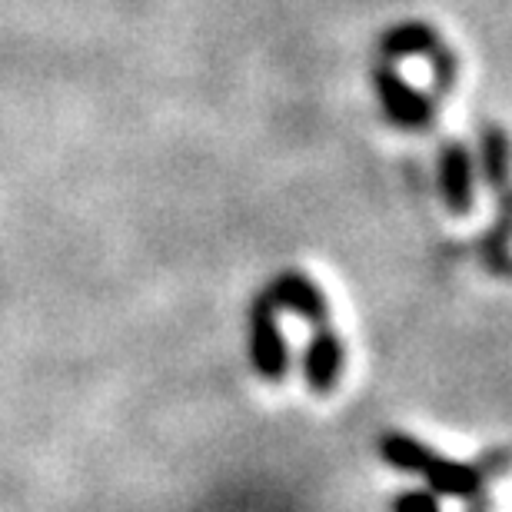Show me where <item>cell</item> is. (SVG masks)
Segmentation results:
<instances>
[{"label": "cell", "instance_id": "cell-6", "mask_svg": "<svg viewBox=\"0 0 512 512\" xmlns=\"http://www.w3.org/2000/svg\"><path fill=\"white\" fill-rule=\"evenodd\" d=\"M439 190L453 217H469L476 207L473 190V157L463 140H446L439 150Z\"/></svg>", "mask_w": 512, "mask_h": 512}, {"label": "cell", "instance_id": "cell-10", "mask_svg": "<svg viewBox=\"0 0 512 512\" xmlns=\"http://www.w3.org/2000/svg\"><path fill=\"white\" fill-rule=\"evenodd\" d=\"M473 463L479 466V473L486 476V483H489V479H503L512 469V449L509 446H496V449H489V453H483L479 459H473Z\"/></svg>", "mask_w": 512, "mask_h": 512}, {"label": "cell", "instance_id": "cell-12", "mask_svg": "<svg viewBox=\"0 0 512 512\" xmlns=\"http://www.w3.org/2000/svg\"><path fill=\"white\" fill-rule=\"evenodd\" d=\"M506 273H512V266H509V270H506Z\"/></svg>", "mask_w": 512, "mask_h": 512}, {"label": "cell", "instance_id": "cell-1", "mask_svg": "<svg viewBox=\"0 0 512 512\" xmlns=\"http://www.w3.org/2000/svg\"><path fill=\"white\" fill-rule=\"evenodd\" d=\"M380 456L393 469H399V473L423 476L429 493H436V496L469 499V496L483 493V489L489 486L476 463H456V459L439 456L433 446L419 443V439H413L409 433H393V429L383 433L380 436Z\"/></svg>", "mask_w": 512, "mask_h": 512}, {"label": "cell", "instance_id": "cell-9", "mask_svg": "<svg viewBox=\"0 0 512 512\" xmlns=\"http://www.w3.org/2000/svg\"><path fill=\"white\" fill-rule=\"evenodd\" d=\"M389 509L393 512H443L439 509V496L429 493V489H409V493H399Z\"/></svg>", "mask_w": 512, "mask_h": 512}, {"label": "cell", "instance_id": "cell-7", "mask_svg": "<svg viewBox=\"0 0 512 512\" xmlns=\"http://www.w3.org/2000/svg\"><path fill=\"white\" fill-rule=\"evenodd\" d=\"M439 47V34L426 24H403L396 30H389L383 37V57L386 64L406 57H429Z\"/></svg>", "mask_w": 512, "mask_h": 512}, {"label": "cell", "instance_id": "cell-4", "mask_svg": "<svg viewBox=\"0 0 512 512\" xmlns=\"http://www.w3.org/2000/svg\"><path fill=\"white\" fill-rule=\"evenodd\" d=\"M266 296H270V303L276 306V310H290L313 326L330 323V300H326L323 286L303 270H283L270 283Z\"/></svg>", "mask_w": 512, "mask_h": 512}, {"label": "cell", "instance_id": "cell-2", "mask_svg": "<svg viewBox=\"0 0 512 512\" xmlns=\"http://www.w3.org/2000/svg\"><path fill=\"white\" fill-rule=\"evenodd\" d=\"M250 360L260 380L280 386L290 376V346L276 323V306L270 296L260 293L250 310Z\"/></svg>", "mask_w": 512, "mask_h": 512}, {"label": "cell", "instance_id": "cell-11", "mask_svg": "<svg viewBox=\"0 0 512 512\" xmlns=\"http://www.w3.org/2000/svg\"><path fill=\"white\" fill-rule=\"evenodd\" d=\"M463 512H496V499L483 489V493H476V496L466 499V509Z\"/></svg>", "mask_w": 512, "mask_h": 512}, {"label": "cell", "instance_id": "cell-3", "mask_svg": "<svg viewBox=\"0 0 512 512\" xmlns=\"http://www.w3.org/2000/svg\"><path fill=\"white\" fill-rule=\"evenodd\" d=\"M373 80H376V94H380L386 117L393 120L396 127L426 130L433 124V100H429L423 90H416L413 84H406L389 64L376 67Z\"/></svg>", "mask_w": 512, "mask_h": 512}, {"label": "cell", "instance_id": "cell-5", "mask_svg": "<svg viewBox=\"0 0 512 512\" xmlns=\"http://www.w3.org/2000/svg\"><path fill=\"white\" fill-rule=\"evenodd\" d=\"M346 370V343L340 340V333L333 330L330 323L316 326L313 340L306 346L303 356V376L306 386H310L313 396H330L343 380Z\"/></svg>", "mask_w": 512, "mask_h": 512}, {"label": "cell", "instance_id": "cell-8", "mask_svg": "<svg viewBox=\"0 0 512 512\" xmlns=\"http://www.w3.org/2000/svg\"><path fill=\"white\" fill-rule=\"evenodd\" d=\"M483 167H486V180L499 197L512 190L509 183V140L499 127H486L483 130Z\"/></svg>", "mask_w": 512, "mask_h": 512}]
</instances>
